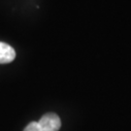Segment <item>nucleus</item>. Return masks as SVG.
Here are the masks:
<instances>
[{
    "instance_id": "obj_1",
    "label": "nucleus",
    "mask_w": 131,
    "mask_h": 131,
    "mask_svg": "<svg viewBox=\"0 0 131 131\" xmlns=\"http://www.w3.org/2000/svg\"><path fill=\"white\" fill-rule=\"evenodd\" d=\"M38 125L40 131H58L61 126V121L56 114L49 113L40 118Z\"/></svg>"
},
{
    "instance_id": "obj_2",
    "label": "nucleus",
    "mask_w": 131,
    "mask_h": 131,
    "mask_svg": "<svg viewBox=\"0 0 131 131\" xmlns=\"http://www.w3.org/2000/svg\"><path fill=\"white\" fill-rule=\"evenodd\" d=\"M16 52L13 48L6 43L0 42V63H10L15 59Z\"/></svg>"
},
{
    "instance_id": "obj_3",
    "label": "nucleus",
    "mask_w": 131,
    "mask_h": 131,
    "mask_svg": "<svg viewBox=\"0 0 131 131\" xmlns=\"http://www.w3.org/2000/svg\"><path fill=\"white\" fill-rule=\"evenodd\" d=\"M24 131H40L39 125H38V122H32L28 124L27 126L24 128Z\"/></svg>"
}]
</instances>
